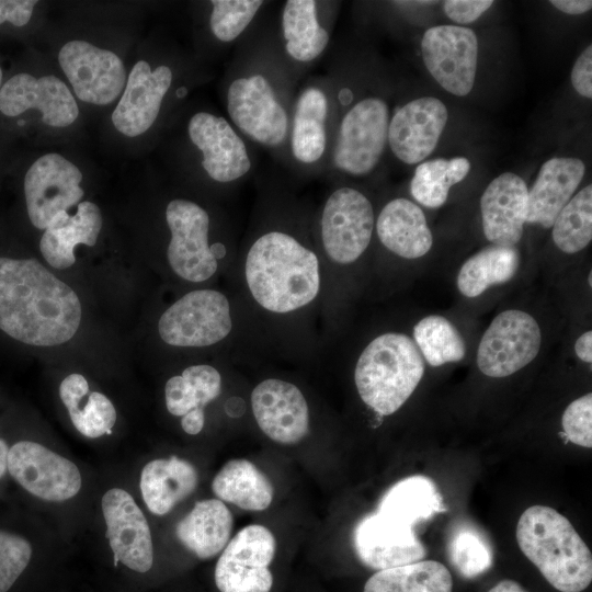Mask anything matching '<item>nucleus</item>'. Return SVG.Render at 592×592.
Instances as JSON below:
<instances>
[{"instance_id": "nucleus-1", "label": "nucleus", "mask_w": 592, "mask_h": 592, "mask_svg": "<svg viewBox=\"0 0 592 592\" xmlns=\"http://www.w3.org/2000/svg\"><path fill=\"white\" fill-rule=\"evenodd\" d=\"M263 210L249 235L243 255L246 287L263 310L274 315L297 312L321 291V257L311 235V215L271 181Z\"/></svg>"}, {"instance_id": "nucleus-2", "label": "nucleus", "mask_w": 592, "mask_h": 592, "mask_svg": "<svg viewBox=\"0 0 592 592\" xmlns=\"http://www.w3.org/2000/svg\"><path fill=\"white\" fill-rule=\"evenodd\" d=\"M299 79L281 53L275 25L260 21L236 45L227 71V118L253 146L287 167L291 114Z\"/></svg>"}, {"instance_id": "nucleus-3", "label": "nucleus", "mask_w": 592, "mask_h": 592, "mask_svg": "<svg viewBox=\"0 0 592 592\" xmlns=\"http://www.w3.org/2000/svg\"><path fill=\"white\" fill-rule=\"evenodd\" d=\"M73 289L35 259L0 257V329L35 346L69 341L81 321Z\"/></svg>"}, {"instance_id": "nucleus-4", "label": "nucleus", "mask_w": 592, "mask_h": 592, "mask_svg": "<svg viewBox=\"0 0 592 592\" xmlns=\"http://www.w3.org/2000/svg\"><path fill=\"white\" fill-rule=\"evenodd\" d=\"M516 540L548 583L560 592H581L592 581L589 547L569 520L546 505L527 508L516 525Z\"/></svg>"}, {"instance_id": "nucleus-5", "label": "nucleus", "mask_w": 592, "mask_h": 592, "mask_svg": "<svg viewBox=\"0 0 592 592\" xmlns=\"http://www.w3.org/2000/svg\"><path fill=\"white\" fill-rule=\"evenodd\" d=\"M332 81L335 126L325 174L366 178L376 171L388 149L390 106L387 99L379 94L353 96Z\"/></svg>"}, {"instance_id": "nucleus-6", "label": "nucleus", "mask_w": 592, "mask_h": 592, "mask_svg": "<svg viewBox=\"0 0 592 592\" xmlns=\"http://www.w3.org/2000/svg\"><path fill=\"white\" fill-rule=\"evenodd\" d=\"M423 374L424 361L413 340L390 331L374 338L361 352L354 382L363 402L384 417L401 408Z\"/></svg>"}, {"instance_id": "nucleus-7", "label": "nucleus", "mask_w": 592, "mask_h": 592, "mask_svg": "<svg viewBox=\"0 0 592 592\" xmlns=\"http://www.w3.org/2000/svg\"><path fill=\"white\" fill-rule=\"evenodd\" d=\"M335 126L331 77L316 75L298 84L291 114L286 170L295 175H325Z\"/></svg>"}, {"instance_id": "nucleus-8", "label": "nucleus", "mask_w": 592, "mask_h": 592, "mask_svg": "<svg viewBox=\"0 0 592 592\" xmlns=\"http://www.w3.org/2000/svg\"><path fill=\"white\" fill-rule=\"evenodd\" d=\"M375 209L360 189L339 184L311 215V235L321 258L335 265L356 262L375 232Z\"/></svg>"}, {"instance_id": "nucleus-9", "label": "nucleus", "mask_w": 592, "mask_h": 592, "mask_svg": "<svg viewBox=\"0 0 592 592\" xmlns=\"http://www.w3.org/2000/svg\"><path fill=\"white\" fill-rule=\"evenodd\" d=\"M164 217L170 232L167 258L171 270L193 283L210 278L219 260L226 257L227 246L210 241L208 210L192 200L177 197L167 204Z\"/></svg>"}, {"instance_id": "nucleus-10", "label": "nucleus", "mask_w": 592, "mask_h": 592, "mask_svg": "<svg viewBox=\"0 0 592 592\" xmlns=\"http://www.w3.org/2000/svg\"><path fill=\"white\" fill-rule=\"evenodd\" d=\"M186 135L200 157V167L207 180L221 189H237L255 167L251 145L220 114L201 110L186 123Z\"/></svg>"}, {"instance_id": "nucleus-11", "label": "nucleus", "mask_w": 592, "mask_h": 592, "mask_svg": "<svg viewBox=\"0 0 592 592\" xmlns=\"http://www.w3.org/2000/svg\"><path fill=\"white\" fill-rule=\"evenodd\" d=\"M234 328L228 297L216 289L186 293L160 317L161 340L178 348H205L225 340Z\"/></svg>"}, {"instance_id": "nucleus-12", "label": "nucleus", "mask_w": 592, "mask_h": 592, "mask_svg": "<svg viewBox=\"0 0 592 592\" xmlns=\"http://www.w3.org/2000/svg\"><path fill=\"white\" fill-rule=\"evenodd\" d=\"M276 540L263 525L251 524L240 530L223 549L214 570L219 592H272L274 574L271 566Z\"/></svg>"}, {"instance_id": "nucleus-13", "label": "nucleus", "mask_w": 592, "mask_h": 592, "mask_svg": "<svg viewBox=\"0 0 592 592\" xmlns=\"http://www.w3.org/2000/svg\"><path fill=\"white\" fill-rule=\"evenodd\" d=\"M331 2L287 0L275 25L276 39L284 60L300 80L329 49Z\"/></svg>"}, {"instance_id": "nucleus-14", "label": "nucleus", "mask_w": 592, "mask_h": 592, "mask_svg": "<svg viewBox=\"0 0 592 592\" xmlns=\"http://www.w3.org/2000/svg\"><path fill=\"white\" fill-rule=\"evenodd\" d=\"M540 345V328L530 314L504 310L494 317L479 342L478 368L493 378L510 376L528 365Z\"/></svg>"}, {"instance_id": "nucleus-15", "label": "nucleus", "mask_w": 592, "mask_h": 592, "mask_svg": "<svg viewBox=\"0 0 592 592\" xmlns=\"http://www.w3.org/2000/svg\"><path fill=\"white\" fill-rule=\"evenodd\" d=\"M420 47L428 72L442 89L455 96L471 92L478 65V38L471 29L455 24L429 27Z\"/></svg>"}, {"instance_id": "nucleus-16", "label": "nucleus", "mask_w": 592, "mask_h": 592, "mask_svg": "<svg viewBox=\"0 0 592 592\" xmlns=\"http://www.w3.org/2000/svg\"><path fill=\"white\" fill-rule=\"evenodd\" d=\"M58 62L77 98L86 103L106 105L124 91L127 80L125 66L109 49L73 39L60 48Z\"/></svg>"}, {"instance_id": "nucleus-17", "label": "nucleus", "mask_w": 592, "mask_h": 592, "mask_svg": "<svg viewBox=\"0 0 592 592\" xmlns=\"http://www.w3.org/2000/svg\"><path fill=\"white\" fill-rule=\"evenodd\" d=\"M8 471L27 492L45 501L69 500L82 485L75 463L32 441H20L10 447Z\"/></svg>"}, {"instance_id": "nucleus-18", "label": "nucleus", "mask_w": 592, "mask_h": 592, "mask_svg": "<svg viewBox=\"0 0 592 592\" xmlns=\"http://www.w3.org/2000/svg\"><path fill=\"white\" fill-rule=\"evenodd\" d=\"M81 181L80 169L61 155L50 152L39 157L24 178L31 223L38 229H46L59 212H67L78 204L84 195Z\"/></svg>"}, {"instance_id": "nucleus-19", "label": "nucleus", "mask_w": 592, "mask_h": 592, "mask_svg": "<svg viewBox=\"0 0 592 592\" xmlns=\"http://www.w3.org/2000/svg\"><path fill=\"white\" fill-rule=\"evenodd\" d=\"M447 121V107L440 99L410 100L390 115L388 149L400 162L419 164L435 150Z\"/></svg>"}, {"instance_id": "nucleus-20", "label": "nucleus", "mask_w": 592, "mask_h": 592, "mask_svg": "<svg viewBox=\"0 0 592 592\" xmlns=\"http://www.w3.org/2000/svg\"><path fill=\"white\" fill-rule=\"evenodd\" d=\"M106 537L114 563L145 573L153 565V545L148 522L134 498L121 488L107 490L101 500Z\"/></svg>"}, {"instance_id": "nucleus-21", "label": "nucleus", "mask_w": 592, "mask_h": 592, "mask_svg": "<svg viewBox=\"0 0 592 592\" xmlns=\"http://www.w3.org/2000/svg\"><path fill=\"white\" fill-rule=\"evenodd\" d=\"M173 82L171 66L161 64L152 69L147 60H138L112 113L114 127L128 137L146 133L156 123Z\"/></svg>"}, {"instance_id": "nucleus-22", "label": "nucleus", "mask_w": 592, "mask_h": 592, "mask_svg": "<svg viewBox=\"0 0 592 592\" xmlns=\"http://www.w3.org/2000/svg\"><path fill=\"white\" fill-rule=\"evenodd\" d=\"M251 409L258 426L272 441L293 445L309 431V408L303 391L281 378H266L251 392Z\"/></svg>"}, {"instance_id": "nucleus-23", "label": "nucleus", "mask_w": 592, "mask_h": 592, "mask_svg": "<svg viewBox=\"0 0 592 592\" xmlns=\"http://www.w3.org/2000/svg\"><path fill=\"white\" fill-rule=\"evenodd\" d=\"M30 109L39 111L42 121L53 127H67L79 115L73 94L59 78L18 73L0 90V111L7 116H18Z\"/></svg>"}, {"instance_id": "nucleus-24", "label": "nucleus", "mask_w": 592, "mask_h": 592, "mask_svg": "<svg viewBox=\"0 0 592 592\" xmlns=\"http://www.w3.org/2000/svg\"><path fill=\"white\" fill-rule=\"evenodd\" d=\"M353 540L360 561L376 571L420 561L426 555L414 527L377 512L357 523Z\"/></svg>"}, {"instance_id": "nucleus-25", "label": "nucleus", "mask_w": 592, "mask_h": 592, "mask_svg": "<svg viewBox=\"0 0 592 592\" xmlns=\"http://www.w3.org/2000/svg\"><path fill=\"white\" fill-rule=\"evenodd\" d=\"M528 187L514 172H503L486 186L480 197L485 237L491 244L515 247L527 218Z\"/></svg>"}, {"instance_id": "nucleus-26", "label": "nucleus", "mask_w": 592, "mask_h": 592, "mask_svg": "<svg viewBox=\"0 0 592 592\" xmlns=\"http://www.w3.org/2000/svg\"><path fill=\"white\" fill-rule=\"evenodd\" d=\"M585 170L584 162L576 157L546 160L528 189L526 223L550 228L558 213L576 194Z\"/></svg>"}, {"instance_id": "nucleus-27", "label": "nucleus", "mask_w": 592, "mask_h": 592, "mask_svg": "<svg viewBox=\"0 0 592 592\" xmlns=\"http://www.w3.org/2000/svg\"><path fill=\"white\" fill-rule=\"evenodd\" d=\"M375 232L388 251L408 260L425 255L433 244L423 210L406 197H395L380 208Z\"/></svg>"}, {"instance_id": "nucleus-28", "label": "nucleus", "mask_w": 592, "mask_h": 592, "mask_svg": "<svg viewBox=\"0 0 592 592\" xmlns=\"http://www.w3.org/2000/svg\"><path fill=\"white\" fill-rule=\"evenodd\" d=\"M102 228L99 206L83 201L72 216L59 212L47 225L39 241L41 253L55 269H67L75 261V248L82 243L93 247Z\"/></svg>"}, {"instance_id": "nucleus-29", "label": "nucleus", "mask_w": 592, "mask_h": 592, "mask_svg": "<svg viewBox=\"0 0 592 592\" xmlns=\"http://www.w3.org/2000/svg\"><path fill=\"white\" fill-rule=\"evenodd\" d=\"M197 483L195 467L172 455L147 463L141 470L139 486L148 510L156 515H164L187 498Z\"/></svg>"}, {"instance_id": "nucleus-30", "label": "nucleus", "mask_w": 592, "mask_h": 592, "mask_svg": "<svg viewBox=\"0 0 592 592\" xmlns=\"http://www.w3.org/2000/svg\"><path fill=\"white\" fill-rule=\"evenodd\" d=\"M234 517L221 500L197 501L177 525L179 540L200 559L223 551L229 542Z\"/></svg>"}, {"instance_id": "nucleus-31", "label": "nucleus", "mask_w": 592, "mask_h": 592, "mask_svg": "<svg viewBox=\"0 0 592 592\" xmlns=\"http://www.w3.org/2000/svg\"><path fill=\"white\" fill-rule=\"evenodd\" d=\"M213 492L247 511H263L273 500L274 489L267 477L247 459H231L216 474Z\"/></svg>"}, {"instance_id": "nucleus-32", "label": "nucleus", "mask_w": 592, "mask_h": 592, "mask_svg": "<svg viewBox=\"0 0 592 592\" xmlns=\"http://www.w3.org/2000/svg\"><path fill=\"white\" fill-rule=\"evenodd\" d=\"M444 510L442 497L433 481L424 476H411L395 483L384 494L376 512L414 527Z\"/></svg>"}, {"instance_id": "nucleus-33", "label": "nucleus", "mask_w": 592, "mask_h": 592, "mask_svg": "<svg viewBox=\"0 0 592 592\" xmlns=\"http://www.w3.org/2000/svg\"><path fill=\"white\" fill-rule=\"evenodd\" d=\"M519 266L515 247L487 246L464 262L457 274V288L468 298L478 297L489 287L512 280Z\"/></svg>"}, {"instance_id": "nucleus-34", "label": "nucleus", "mask_w": 592, "mask_h": 592, "mask_svg": "<svg viewBox=\"0 0 592 592\" xmlns=\"http://www.w3.org/2000/svg\"><path fill=\"white\" fill-rule=\"evenodd\" d=\"M449 570L435 560L383 569L371 576L363 592H452Z\"/></svg>"}, {"instance_id": "nucleus-35", "label": "nucleus", "mask_w": 592, "mask_h": 592, "mask_svg": "<svg viewBox=\"0 0 592 592\" xmlns=\"http://www.w3.org/2000/svg\"><path fill=\"white\" fill-rule=\"evenodd\" d=\"M220 391L221 375L217 368L207 364L191 365L166 383V406L172 415L183 417L194 410L204 411Z\"/></svg>"}, {"instance_id": "nucleus-36", "label": "nucleus", "mask_w": 592, "mask_h": 592, "mask_svg": "<svg viewBox=\"0 0 592 592\" xmlns=\"http://www.w3.org/2000/svg\"><path fill=\"white\" fill-rule=\"evenodd\" d=\"M470 169L469 159L462 156L423 161L414 170L410 193L421 205L439 208L447 201L451 187L462 182Z\"/></svg>"}, {"instance_id": "nucleus-37", "label": "nucleus", "mask_w": 592, "mask_h": 592, "mask_svg": "<svg viewBox=\"0 0 592 592\" xmlns=\"http://www.w3.org/2000/svg\"><path fill=\"white\" fill-rule=\"evenodd\" d=\"M551 239L563 253L574 254L592 240V185L578 191L551 225Z\"/></svg>"}, {"instance_id": "nucleus-38", "label": "nucleus", "mask_w": 592, "mask_h": 592, "mask_svg": "<svg viewBox=\"0 0 592 592\" xmlns=\"http://www.w3.org/2000/svg\"><path fill=\"white\" fill-rule=\"evenodd\" d=\"M413 342L431 366L459 362L466 355L465 341L456 327L446 318L430 315L413 327Z\"/></svg>"}, {"instance_id": "nucleus-39", "label": "nucleus", "mask_w": 592, "mask_h": 592, "mask_svg": "<svg viewBox=\"0 0 592 592\" xmlns=\"http://www.w3.org/2000/svg\"><path fill=\"white\" fill-rule=\"evenodd\" d=\"M267 2L262 0H212L208 29L221 45H237L254 26L260 11Z\"/></svg>"}, {"instance_id": "nucleus-40", "label": "nucleus", "mask_w": 592, "mask_h": 592, "mask_svg": "<svg viewBox=\"0 0 592 592\" xmlns=\"http://www.w3.org/2000/svg\"><path fill=\"white\" fill-rule=\"evenodd\" d=\"M453 566L465 578H475L492 566V550L485 536L465 525L457 528L448 544Z\"/></svg>"}, {"instance_id": "nucleus-41", "label": "nucleus", "mask_w": 592, "mask_h": 592, "mask_svg": "<svg viewBox=\"0 0 592 592\" xmlns=\"http://www.w3.org/2000/svg\"><path fill=\"white\" fill-rule=\"evenodd\" d=\"M68 412L77 431L90 439L110 434L117 418L112 401L99 391L88 394Z\"/></svg>"}, {"instance_id": "nucleus-42", "label": "nucleus", "mask_w": 592, "mask_h": 592, "mask_svg": "<svg viewBox=\"0 0 592 592\" xmlns=\"http://www.w3.org/2000/svg\"><path fill=\"white\" fill-rule=\"evenodd\" d=\"M32 545L24 537L0 531V592H10L32 559Z\"/></svg>"}, {"instance_id": "nucleus-43", "label": "nucleus", "mask_w": 592, "mask_h": 592, "mask_svg": "<svg viewBox=\"0 0 592 592\" xmlns=\"http://www.w3.org/2000/svg\"><path fill=\"white\" fill-rule=\"evenodd\" d=\"M561 425L568 441L582 447L592 446V394H585L568 405Z\"/></svg>"}, {"instance_id": "nucleus-44", "label": "nucleus", "mask_w": 592, "mask_h": 592, "mask_svg": "<svg viewBox=\"0 0 592 592\" xmlns=\"http://www.w3.org/2000/svg\"><path fill=\"white\" fill-rule=\"evenodd\" d=\"M493 3L491 0H447L443 2V11L455 25L464 26L477 21Z\"/></svg>"}, {"instance_id": "nucleus-45", "label": "nucleus", "mask_w": 592, "mask_h": 592, "mask_svg": "<svg viewBox=\"0 0 592 592\" xmlns=\"http://www.w3.org/2000/svg\"><path fill=\"white\" fill-rule=\"evenodd\" d=\"M574 91L585 98H592V46L588 45L577 57L570 73Z\"/></svg>"}, {"instance_id": "nucleus-46", "label": "nucleus", "mask_w": 592, "mask_h": 592, "mask_svg": "<svg viewBox=\"0 0 592 592\" xmlns=\"http://www.w3.org/2000/svg\"><path fill=\"white\" fill-rule=\"evenodd\" d=\"M36 3L33 0H0V24L8 21L14 26H24Z\"/></svg>"}, {"instance_id": "nucleus-47", "label": "nucleus", "mask_w": 592, "mask_h": 592, "mask_svg": "<svg viewBox=\"0 0 592 592\" xmlns=\"http://www.w3.org/2000/svg\"><path fill=\"white\" fill-rule=\"evenodd\" d=\"M89 394V384L80 374L68 375L59 386V397L67 408H73Z\"/></svg>"}, {"instance_id": "nucleus-48", "label": "nucleus", "mask_w": 592, "mask_h": 592, "mask_svg": "<svg viewBox=\"0 0 592 592\" xmlns=\"http://www.w3.org/2000/svg\"><path fill=\"white\" fill-rule=\"evenodd\" d=\"M549 3L558 11L570 15L584 14L592 8L590 0H553Z\"/></svg>"}, {"instance_id": "nucleus-49", "label": "nucleus", "mask_w": 592, "mask_h": 592, "mask_svg": "<svg viewBox=\"0 0 592 592\" xmlns=\"http://www.w3.org/2000/svg\"><path fill=\"white\" fill-rule=\"evenodd\" d=\"M205 424V412L200 410H194L181 419V426L183 431L190 435L198 434Z\"/></svg>"}, {"instance_id": "nucleus-50", "label": "nucleus", "mask_w": 592, "mask_h": 592, "mask_svg": "<svg viewBox=\"0 0 592 592\" xmlns=\"http://www.w3.org/2000/svg\"><path fill=\"white\" fill-rule=\"evenodd\" d=\"M574 352L577 356L584 363L592 362V331L582 333L574 343Z\"/></svg>"}, {"instance_id": "nucleus-51", "label": "nucleus", "mask_w": 592, "mask_h": 592, "mask_svg": "<svg viewBox=\"0 0 592 592\" xmlns=\"http://www.w3.org/2000/svg\"><path fill=\"white\" fill-rule=\"evenodd\" d=\"M488 592H527L520 583L504 579L493 585Z\"/></svg>"}, {"instance_id": "nucleus-52", "label": "nucleus", "mask_w": 592, "mask_h": 592, "mask_svg": "<svg viewBox=\"0 0 592 592\" xmlns=\"http://www.w3.org/2000/svg\"><path fill=\"white\" fill-rule=\"evenodd\" d=\"M10 447L4 440L0 439V478L8 470V455Z\"/></svg>"}, {"instance_id": "nucleus-53", "label": "nucleus", "mask_w": 592, "mask_h": 592, "mask_svg": "<svg viewBox=\"0 0 592 592\" xmlns=\"http://www.w3.org/2000/svg\"><path fill=\"white\" fill-rule=\"evenodd\" d=\"M588 280H589V285L591 286L592 285V272L591 271L589 273Z\"/></svg>"}, {"instance_id": "nucleus-54", "label": "nucleus", "mask_w": 592, "mask_h": 592, "mask_svg": "<svg viewBox=\"0 0 592 592\" xmlns=\"http://www.w3.org/2000/svg\"><path fill=\"white\" fill-rule=\"evenodd\" d=\"M1 80H2V70L0 68V86H1Z\"/></svg>"}]
</instances>
